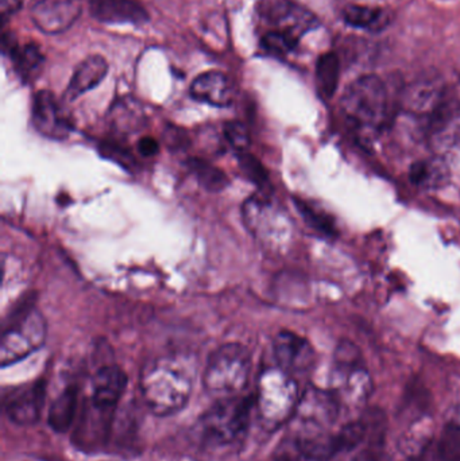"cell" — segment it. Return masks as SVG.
I'll return each mask as SVG.
<instances>
[{
    "mask_svg": "<svg viewBox=\"0 0 460 461\" xmlns=\"http://www.w3.org/2000/svg\"><path fill=\"white\" fill-rule=\"evenodd\" d=\"M426 138L435 156L447 159L460 149V102L447 95L442 104L427 119Z\"/></svg>",
    "mask_w": 460,
    "mask_h": 461,
    "instance_id": "cell-7",
    "label": "cell"
},
{
    "mask_svg": "<svg viewBox=\"0 0 460 461\" xmlns=\"http://www.w3.org/2000/svg\"><path fill=\"white\" fill-rule=\"evenodd\" d=\"M254 408V395L216 401L197 422V436L202 446L210 449H229L242 443L248 436Z\"/></svg>",
    "mask_w": 460,
    "mask_h": 461,
    "instance_id": "cell-3",
    "label": "cell"
},
{
    "mask_svg": "<svg viewBox=\"0 0 460 461\" xmlns=\"http://www.w3.org/2000/svg\"><path fill=\"white\" fill-rule=\"evenodd\" d=\"M437 447L447 461H460V427L447 422Z\"/></svg>",
    "mask_w": 460,
    "mask_h": 461,
    "instance_id": "cell-34",
    "label": "cell"
},
{
    "mask_svg": "<svg viewBox=\"0 0 460 461\" xmlns=\"http://www.w3.org/2000/svg\"><path fill=\"white\" fill-rule=\"evenodd\" d=\"M293 456L289 461H331L343 454L337 433L327 430H302L294 438Z\"/></svg>",
    "mask_w": 460,
    "mask_h": 461,
    "instance_id": "cell-18",
    "label": "cell"
},
{
    "mask_svg": "<svg viewBox=\"0 0 460 461\" xmlns=\"http://www.w3.org/2000/svg\"><path fill=\"white\" fill-rule=\"evenodd\" d=\"M138 151L142 157H154L158 154L159 143L151 137H145L138 142Z\"/></svg>",
    "mask_w": 460,
    "mask_h": 461,
    "instance_id": "cell-38",
    "label": "cell"
},
{
    "mask_svg": "<svg viewBox=\"0 0 460 461\" xmlns=\"http://www.w3.org/2000/svg\"><path fill=\"white\" fill-rule=\"evenodd\" d=\"M294 204H296L297 211L311 229L327 236L337 235V227H335L334 221L320 208L313 207L312 204L302 199H294Z\"/></svg>",
    "mask_w": 460,
    "mask_h": 461,
    "instance_id": "cell-32",
    "label": "cell"
},
{
    "mask_svg": "<svg viewBox=\"0 0 460 461\" xmlns=\"http://www.w3.org/2000/svg\"><path fill=\"white\" fill-rule=\"evenodd\" d=\"M250 371V351L242 344H224L208 357L203 386L215 400L237 397L245 392Z\"/></svg>",
    "mask_w": 460,
    "mask_h": 461,
    "instance_id": "cell-6",
    "label": "cell"
},
{
    "mask_svg": "<svg viewBox=\"0 0 460 461\" xmlns=\"http://www.w3.org/2000/svg\"><path fill=\"white\" fill-rule=\"evenodd\" d=\"M366 419L367 430L364 443L354 452L351 461H383L386 446V419L383 411H370Z\"/></svg>",
    "mask_w": 460,
    "mask_h": 461,
    "instance_id": "cell-24",
    "label": "cell"
},
{
    "mask_svg": "<svg viewBox=\"0 0 460 461\" xmlns=\"http://www.w3.org/2000/svg\"><path fill=\"white\" fill-rule=\"evenodd\" d=\"M258 11L272 30L286 32L297 40H302L319 24L318 18L310 10L293 0H259Z\"/></svg>",
    "mask_w": 460,
    "mask_h": 461,
    "instance_id": "cell-9",
    "label": "cell"
},
{
    "mask_svg": "<svg viewBox=\"0 0 460 461\" xmlns=\"http://www.w3.org/2000/svg\"><path fill=\"white\" fill-rule=\"evenodd\" d=\"M447 422H451V424L458 425V427H460V405L455 406V408L451 411Z\"/></svg>",
    "mask_w": 460,
    "mask_h": 461,
    "instance_id": "cell-40",
    "label": "cell"
},
{
    "mask_svg": "<svg viewBox=\"0 0 460 461\" xmlns=\"http://www.w3.org/2000/svg\"><path fill=\"white\" fill-rule=\"evenodd\" d=\"M3 53L10 57L14 69L23 81H30L40 73L45 57L34 42L19 45L13 32L3 34Z\"/></svg>",
    "mask_w": 460,
    "mask_h": 461,
    "instance_id": "cell-22",
    "label": "cell"
},
{
    "mask_svg": "<svg viewBox=\"0 0 460 461\" xmlns=\"http://www.w3.org/2000/svg\"><path fill=\"white\" fill-rule=\"evenodd\" d=\"M300 40L286 34V32L270 30L262 37L261 46L266 53L283 57L292 53L299 45Z\"/></svg>",
    "mask_w": 460,
    "mask_h": 461,
    "instance_id": "cell-33",
    "label": "cell"
},
{
    "mask_svg": "<svg viewBox=\"0 0 460 461\" xmlns=\"http://www.w3.org/2000/svg\"><path fill=\"white\" fill-rule=\"evenodd\" d=\"M273 352L278 367L291 375L305 374L315 365V351L307 339L291 330H281L273 340Z\"/></svg>",
    "mask_w": 460,
    "mask_h": 461,
    "instance_id": "cell-13",
    "label": "cell"
},
{
    "mask_svg": "<svg viewBox=\"0 0 460 461\" xmlns=\"http://www.w3.org/2000/svg\"><path fill=\"white\" fill-rule=\"evenodd\" d=\"M189 92L197 102L207 103L213 107L221 108L231 105L237 95L231 78L216 70H210L197 76Z\"/></svg>",
    "mask_w": 460,
    "mask_h": 461,
    "instance_id": "cell-21",
    "label": "cell"
},
{
    "mask_svg": "<svg viewBox=\"0 0 460 461\" xmlns=\"http://www.w3.org/2000/svg\"><path fill=\"white\" fill-rule=\"evenodd\" d=\"M340 76V64L335 53H326L318 59L316 65V84L323 99H331L338 89Z\"/></svg>",
    "mask_w": 460,
    "mask_h": 461,
    "instance_id": "cell-30",
    "label": "cell"
},
{
    "mask_svg": "<svg viewBox=\"0 0 460 461\" xmlns=\"http://www.w3.org/2000/svg\"><path fill=\"white\" fill-rule=\"evenodd\" d=\"M111 126L119 134H132L145 127L146 116L135 100L126 97L118 100L108 113Z\"/></svg>",
    "mask_w": 460,
    "mask_h": 461,
    "instance_id": "cell-28",
    "label": "cell"
},
{
    "mask_svg": "<svg viewBox=\"0 0 460 461\" xmlns=\"http://www.w3.org/2000/svg\"><path fill=\"white\" fill-rule=\"evenodd\" d=\"M23 5V0H0V13H2L3 23H7L8 19L18 13Z\"/></svg>",
    "mask_w": 460,
    "mask_h": 461,
    "instance_id": "cell-37",
    "label": "cell"
},
{
    "mask_svg": "<svg viewBox=\"0 0 460 461\" xmlns=\"http://www.w3.org/2000/svg\"><path fill=\"white\" fill-rule=\"evenodd\" d=\"M238 165H239L240 172L248 178L250 183H253L257 188L261 189L265 194H269L272 185H270L269 175L267 170L265 169L262 162L253 156V154L238 153L237 156Z\"/></svg>",
    "mask_w": 460,
    "mask_h": 461,
    "instance_id": "cell-31",
    "label": "cell"
},
{
    "mask_svg": "<svg viewBox=\"0 0 460 461\" xmlns=\"http://www.w3.org/2000/svg\"><path fill=\"white\" fill-rule=\"evenodd\" d=\"M48 324L37 306L35 295H24L5 317L0 340V365H15L45 344Z\"/></svg>",
    "mask_w": 460,
    "mask_h": 461,
    "instance_id": "cell-4",
    "label": "cell"
},
{
    "mask_svg": "<svg viewBox=\"0 0 460 461\" xmlns=\"http://www.w3.org/2000/svg\"><path fill=\"white\" fill-rule=\"evenodd\" d=\"M192 360L167 355L151 360L140 373V393L149 411L157 417H169L188 405L194 390Z\"/></svg>",
    "mask_w": 460,
    "mask_h": 461,
    "instance_id": "cell-1",
    "label": "cell"
},
{
    "mask_svg": "<svg viewBox=\"0 0 460 461\" xmlns=\"http://www.w3.org/2000/svg\"><path fill=\"white\" fill-rule=\"evenodd\" d=\"M126 373L119 366H102L92 379V394L89 401L97 408L116 411L127 387Z\"/></svg>",
    "mask_w": 460,
    "mask_h": 461,
    "instance_id": "cell-20",
    "label": "cell"
},
{
    "mask_svg": "<svg viewBox=\"0 0 460 461\" xmlns=\"http://www.w3.org/2000/svg\"><path fill=\"white\" fill-rule=\"evenodd\" d=\"M340 411L342 405L332 390L310 386L300 397L294 417L304 425L302 430H326L339 419Z\"/></svg>",
    "mask_w": 460,
    "mask_h": 461,
    "instance_id": "cell-10",
    "label": "cell"
},
{
    "mask_svg": "<svg viewBox=\"0 0 460 461\" xmlns=\"http://www.w3.org/2000/svg\"><path fill=\"white\" fill-rule=\"evenodd\" d=\"M78 387L68 384L49 406L48 424L56 433H65L72 428L77 413Z\"/></svg>",
    "mask_w": 460,
    "mask_h": 461,
    "instance_id": "cell-26",
    "label": "cell"
},
{
    "mask_svg": "<svg viewBox=\"0 0 460 461\" xmlns=\"http://www.w3.org/2000/svg\"><path fill=\"white\" fill-rule=\"evenodd\" d=\"M185 165L200 186L211 194L223 192L230 185L229 176L205 159L189 158Z\"/></svg>",
    "mask_w": 460,
    "mask_h": 461,
    "instance_id": "cell-29",
    "label": "cell"
},
{
    "mask_svg": "<svg viewBox=\"0 0 460 461\" xmlns=\"http://www.w3.org/2000/svg\"><path fill=\"white\" fill-rule=\"evenodd\" d=\"M32 122L42 137L51 140H64L72 131L65 111L50 91H38L32 99Z\"/></svg>",
    "mask_w": 460,
    "mask_h": 461,
    "instance_id": "cell-11",
    "label": "cell"
},
{
    "mask_svg": "<svg viewBox=\"0 0 460 461\" xmlns=\"http://www.w3.org/2000/svg\"><path fill=\"white\" fill-rule=\"evenodd\" d=\"M46 381L37 379L29 384L10 387L3 394L5 416L13 424L30 427L40 421L46 401Z\"/></svg>",
    "mask_w": 460,
    "mask_h": 461,
    "instance_id": "cell-8",
    "label": "cell"
},
{
    "mask_svg": "<svg viewBox=\"0 0 460 461\" xmlns=\"http://www.w3.org/2000/svg\"><path fill=\"white\" fill-rule=\"evenodd\" d=\"M88 7L91 15L102 23L140 26L150 19L138 0H88Z\"/></svg>",
    "mask_w": 460,
    "mask_h": 461,
    "instance_id": "cell-19",
    "label": "cell"
},
{
    "mask_svg": "<svg viewBox=\"0 0 460 461\" xmlns=\"http://www.w3.org/2000/svg\"><path fill=\"white\" fill-rule=\"evenodd\" d=\"M410 178L413 185L418 188L426 189V191L440 189L448 183L450 178L447 159L434 154L431 158L415 162L410 167Z\"/></svg>",
    "mask_w": 460,
    "mask_h": 461,
    "instance_id": "cell-25",
    "label": "cell"
},
{
    "mask_svg": "<svg viewBox=\"0 0 460 461\" xmlns=\"http://www.w3.org/2000/svg\"><path fill=\"white\" fill-rule=\"evenodd\" d=\"M300 397L299 384L293 375L278 366L265 368L254 395L262 428L267 432H275L293 419Z\"/></svg>",
    "mask_w": 460,
    "mask_h": 461,
    "instance_id": "cell-5",
    "label": "cell"
},
{
    "mask_svg": "<svg viewBox=\"0 0 460 461\" xmlns=\"http://www.w3.org/2000/svg\"><path fill=\"white\" fill-rule=\"evenodd\" d=\"M81 11V0H38L32 8V23L45 34H59L75 24Z\"/></svg>",
    "mask_w": 460,
    "mask_h": 461,
    "instance_id": "cell-15",
    "label": "cell"
},
{
    "mask_svg": "<svg viewBox=\"0 0 460 461\" xmlns=\"http://www.w3.org/2000/svg\"><path fill=\"white\" fill-rule=\"evenodd\" d=\"M447 95V88L442 81L437 78H423L405 88L401 107L408 115L427 122Z\"/></svg>",
    "mask_w": 460,
    "mask_h": 461,
    "instance_id": "cell-16",
    "label": "cell"
},
{
    "mask_svg": "<svg viewBox=\"0 0 460 461\" xmlns=\"http://www.w3.org/2000/svg\"><path fill=\"white\" fill-rule=\"evenodd\" d=\"M434 438L435 425L432 417L428 414L418 417L397 440L392 461H420L434 446Z\"/></svg>",
    "mask_w": 460,
    "mask_h": 461,
    "instance_id": "cell-17",
    "label": "cell"
},
{
    "mask_svg": "<svg viewBox=\"0 0 460 461\" xmlns=\"http://www.w3.org/2000/svg\"><path fill=\"white\" fill-rule=\"evenodd\" d=\"M332 392L340 405L358 409L366 405L373 392V381L364 365L353 367H334L332 373Z\"/></svg>",
    "mask_w": 460,
    "mask_h": 461,
    "instance_id": "cell-14",
    "label": "cell"
},
{
    "mask_svg": "<svg viewBox=\"0 0 460 461\" xmlns=\"http://www.w3.org/2000/svg\"><path fill=\"white\" fill-rule=\"evenodd\" d=\"M340 113L359 140H377L391 122L389 95L378 76L356 78L343 92Z\"/></svg>",
    "mask_w": 460,
    "mask_h": 461,
    "instance_id": "cell-2",
    "label": "cell"
},
{
    "mask_svg": "<svg viewBox=\"0 0 460 461\" xmlns=\"http://www.w3.org/2000/svg\"><path fill=\"white\" fill-rule=\"evenodd\" d=\"M223 134L229 145L235 149L238 153H245L250 148V132H248V127L242 122H227L223 127Z\"/></svg>",
    "mask_w": 460,
    "mask_h": 461,
    "instance_id": "cell-35",
    "label": "cell"
},
{
    "mask_svg": "<svg viewBox=\"0 0 460 461\" xmlns=\"http://www.w3.org/2000/svg\"><path fill=\"white\" fill-rule=\"evenodd\" d=\"M115 411L97 408L88 401L73 433V443L84 451H96L107 444L113 430Z\"/></svg>",
    "mask_w": 460,
    "mask_h": 461,
    "instance_id": "cell-12",
    "label": "cell"
},
{
    "mask_svg": "<svg viewBox=\"0 0 460 461\" xmlns=\"http://www.w3.org/2000/svg\"><path fill=\"white\" fill-rule=\"evenodd\" d=\"M420 461H447L442 454H440L439 449H437V444L431 447V448L427 451V454L424 455L423 459Z\"/></svg>",
    "mask_w": 460,
    "mask_h": 461,
    "instance_id": "cell-39",
    "label": "cell"
},
{
    "mask_svg": "<svg viewBox=\"0 0 460 461\" xmlns=\"http://www.w3.org/2000/svg\"><path fill=\"white\" fill-rule=\"evenodd\" d=\"M107 72L108 64L104 57L97 56V54L86 57L76 68L75 73L70 78L69 86L65 91V99L72 102L86 92L91 91L104 80Z\"/></svg>",
    "mask_w": 460,
    "mask_h": 461,
    "instance_id": "cell-23",
    "label": "cell"
},
{
    "mask_svg": "<svg viewBox=\"0 0 460 461\" xmlns=\"http://www.w3.org/2000/svg\"><path fill=\"white\" fill-rule=\"evenodd\" d=\"M99 151L104 158L115 162L119 167H126L129 170L137 167V161H135L132 154L126 148L119 145V143L113 142V140H104V142L100 143Z\"/></svg>",
    "mask_w": 460,
    "mask_h": 461,
    "instance_id": "cell-36",
    "label": "cell"
},
{
    "mask_svg": "<svg viewBox=\"0 0 460 461\" xmlns=\"http://www.w3.org/2000/svg\"><path fill=\"white\" fill-rule=\"evenodd\" d=\"M342 18L346 24L354 29L366 32H383L392 23V14L383 7L373 5H348L343 8Z\"/></svg>",
    "mask_w": 460,
    "mask_h": 461,
    "instance_id": "cell-27",
    "label": "cell"
}]
</instances>
